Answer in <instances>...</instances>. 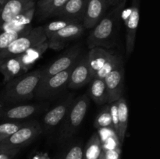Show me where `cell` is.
Masks as SVG:
<instances>
[{
  "label": "cell",
  "mask_w": 160,
  "mask_h": 159,
  "mask_svg": "<svg viewBox=\"0 0 160 159\" xmlns=\"http://www.w3.org/2000/svg\"><path fill=\"white\" fill-rule=\"evenodd\" d=\"M124 4L125 3H123L115 6L111 12L106 14L103 18L91 29L92 31L87 39L89 49L93 48L109 49L115 45L119 16Z\"/></svg>",
  "instance_id": "6da1fadb"
},
{
  "label": "cell",
  "mask_w": 160,
  "mask_h": 159,
  "mask_svg": "<svg viewBox=\"0 0 160 159\" xmlns=\"http://www.w3.org/2000/svg\"><path fill=\"white\" fill-rule=\"evenodd\" d=\"M41 70L26 73L6 83L1 94L3 101L18 103L34 98V91L40 80Z\"/></svg>",
  "instance_id": "7a4b0ae2"
},
{
  "label": "cell",
  "mask_w": 160,
  "mask_h": 159,
  "mask_svg": "<svg viewBox=\"0 0 160 159\" xmlns=\"http://www.w3.org/2000/svg\"><path fill=\"white\" fill-rule=\"evenodd\" d=\"M89 103L90 98L88 94L81 95L73 101L63 119V124L59 134V140L61 141L68 140L78 131L84 121Z\"/></svg>",
  "instance_id": "3957f363"
},
{
  "label": "cell",
  "mask_w": 160,
  "mask_h": 159,
  "mask_svg": "<svg viewBox=\"0 0 160 159\" xmlns=\"http://www.w3.org/2000/svg\"><path fill=\"white\" fill-rule=\"evenodd\" d=\"M47 40L43 26L32 28L28 34L16 39L9 46L0 51V64L9 57L23 54L31 47L43 43Z\"/></svg>",
  "instance_id": "277c9868"
},
{
  "label": "cell",
  "mask_w": 160,
  "mask_h": 159,
  "mask_svg": "<svg viewBox=\"0 0 160 159\" xmlns=\"http://www.w3.org/2000/svg\"><path fill=\"white\" fill-rule=\"evenodd\" d=\"M42 132L41 125L37 122L27 123L10 137L0 142V151L19 150L38 137Z\"/></svg>",
  "instance_id": "5b68a950"
},
{
  "label": "cell",
  "mask_w": 160,
  "mask_h": 159,
  "mask_svg": "<svg viewBox=\"0 0 160 159\" xmlns=\"http://www.w3.org/2000/svg\"><path fill=\"white\" fill-rule=\"evenodd\" d=\"M73 65L68 70L39 80L34 97L38 99H47L58 94L68 84L69 77Z\"/></svg>",
  "instance_id": "8992f818"
},
{
  "label": "cell",
  "mask_w": 160,
  "mask_h": 159,
  "mask_svg": "<svg viewBox=\"0 0 160 159\" xmlns=\"http://www.w3.org/2000/svg\"><path fill=\"white\" fill-rule=\"evenodd\" d=\"M84 30V25L81 22H73L67 25L47 39L48 48L56 51L62 49L67 42L79 37Z\"/></svg>",
  "instance_id": "52a82bcc"
},
{
  "label": "cell",
  "mask_w": 160,
  "mask_h": 159,
  "mask_svg": "<svg viewBox=\"0 0 160 159\" xmlns=\"http://www.w3.org/2000/svg\"><path fill=\"white\" fill-rule=\"evenodd\" d=\"M121 17L126 28V53L128 55H130L134 51L136 33L140 20L138 7L133 6L131 8L122 10Z\"/></svg>",
  "instance_id": "ba28073f"
},
{
  "label": "cell",
  "mask_w": 160,
  "mask_h": 159,
  "mask_svg": "<svg viewBox=\"0 0 160 159\" xmlns=\"http://www.w3.org/2000/svg\"><path fill=\"white\" fill-rule=\"evenodd\" d=\"M107 93V104L114 102L122 97L124 81L123 61L104 78Z\"/></svg>",
  "instance_id": "9c48e42d"
},
{
  "label": "cell",
  "mask_w": 160,
  "mask_h": 159,
  "mask_svg": "<svg viewBox=\"0 0 160 159\" xmlns=\"http://www.w3.org/2000/svg\"><path fill=\"white\" fill-rule=\"evenodd\" d=\"M79 55L80 48L78 45L72 48L71 49L67 51L65 54L58 58L49 66L45 68V70H41L40 80L71 68L78 61Z\"/></svg>",
  "instance_id": "30bf717a"
},
{
  "label": "cell",
  "mask_w": 160,
  "mask_h": 159,
  "mask_svg": "<svg viewBox=\"0 0 160 159\" xmlns=\"http://www.w3.org/2000/svg\"><path fill=\"white\" fill-rule=\"evenodd\" d=\"M92 79L93 77L86 55L74 64L70 74L67 86L70 89L81 88L89 84Z\"/></svg>",
  "instance_id": "8fae6325"
},
{
  "label": "cell",
  "mask_w": 160,
  "mask_h": 159,
  "mask_svg": "<svg viewBox=\"0 0 160 159\" xmlns=\"http://www.w3.org/2000/svg\"><path fill=\"white\" fill-rule=\"evenodd\" d=\"M73 101V98L70 96L48 111L43 117L42 129L46 132L55 129L64 119Z\"/></svg>",
  "instance_id": "7c38bea8"
},
{
  "label": "cell",
  "mask_w": 160,
  "mask_h": 159,
  "mask_svg": "<svg viewBox=\"0 0 160 159\" xmlns=\"http://www.w3.org/2000/svg\"><path fill=\"white\" fill-rule=\"evenodd\" d=\"M109 5L106 0H88L82 23L84 29H92L106 13Z\"/></svg>",
  "instance_id": "4fadbf2b"
},
{
  "label": "cell",
  "mask_w": 160,
  "mask_h": 159,
  "mask_svg": "<svg viewBox=\"0 0 160 159\" xmlns=\"http://www.w3.org/2000/svg\"><path fill=\"white\" fill-rule=\"evenodd\" d=\"M35 6V0H7L0 6V25Z\"/></svg>",
  "instance_id": "5bb4252c"
},
{
  "label": "cell",
  "mask_w": 160,
  "mask_h": 159,
  "mask_svg": "<svg viewBox=\"0 0 160 159\" xmlns=\"http://www.w3.org/2000/svg\"><path fill=\"white\" fill-rule=\"evenodd\" d=\"M41 108L42 106L40 104H35L12 106L0 111V119L11 121L24 119L40 112Z\"/></svg>",
  "instance_id": "9a60e30c"
},
{
  "label": "cell",
  "mask_w": 160,
  "mask_h": 159,
  "mask_svg": "<svg viewBox=\"0 0 160 159\" xmlns=\"http://www.w3.org/2000/svg\"><path fill=\"white\" fill-rule=\"evenodd\" d=\"M88 0H69L57 13L61 19L82 23Z\"/></svg>",
  "instance_id": "2e32d148"
},
{
  "label": "cell",
  "mask_w": 160,
  "mask_h": 159,
  "mask_svg": "<svg viewBox=\"0 0 160 159\" xmlns=\"http://www.w3.org/2000/svg\"><path fill=\"white\" fill-rule=\"evenodd\" d=\"M27 72L28 71L23 66L19 55L8 58L0 64V73L3 76L4 84L24 74Z\"/></svg>",
  "instance_id": "e0dca14e"
},
{
  "label": "cell",
  "mask_w": 160,
  "mask_h": 159,
  "mask_svg": "<svg viewBox=\"0 0 160 159\" xmlns=\"http://www.w3.org/2000/svg\"><path fill=\"white\" fill-rule=\"evenodd\" d=\"M35 13V6L0 25V33L4 31H21L31 26V23Z\"/></svg>",
  "instance_id": "ac0fdd59"
},
{
  "label": "cell",
  "mask_w": 160,
  "mask_h": 159,
  "mask_svg": "<svg viewBox=\"0 0 160 159\" xmlns=\"http://www.w3.org/2000/svg\"><path fill=\"white\" fill-rule=\"evenodd\" d=\"M111 55L112 53L109 52L108 49L103 48H93L89 50L87 57L92 77H95L97 72L103 66Z\"/></svg>",
  "instance_id": "d6986e66"
},
{
  "label": "cell",
  "mask_w": 160,
  "mask_h": 159,
  "mask_svg": "<svg viewBox=\"0 0 160 159\" xmlns=\"http://www.w3.org/2000/svg\"><path fill=\"white\" fill-rule=\"evenodd\" d=\"M117 116H118V130H117V135L120 143L123 145L128 126L129 110H128V103L123 97L119 98L117 101Z\"/></svg>",
  "instance_id": "ffe728a7"
},
{
  "label": "cell",
  "mask_w": 160,
  "mask_h": 159,
  "mask_svg": "<svg viewBox=\"0 0 160 159\" xmlns=\"http://www.w3.org/2000/svg\"><path fill=\"white\" fill-rule=\"evenodd\" d=\"M48 48V44L46 40L43 43L31 47L26 51H24L23 54L19 55L21 62L27 71H28V70L31 69V66L42 57V55L45 52Z\"/></svg>",
  "instance_id": "44dd1931"
},
{
  "label": "cell",
  "mask_w": 160,
  "mask_h": 159,
  "mask_svg": "<svg viewBox=\"0 0 160 159\" xmlns=\"http://www.w3.org/2000/svg\"><path fill=\"white\" fill-rule=\"evenodd\" d=\"M88 89L89 98L98 105L107 104V93L105 81L101 78L95 77L91 81Z\"/></svg>",
  "instance_id": "7402d4cb"
},
{
  "label": "cell",
  "mask_w": 160,
  "mask_h": 159,
  "mask_svg": "<svg viewBox=\"0 0 160 159\" xmlns=\"http://www.w3.org/2000/svg\"><path fill=\"white\" fill-rule=\"evenodd\" d=\"M102 152V149L99 136L98 132H95L86 144L83 159H98Z\"/></svg>",
  "instance_id": "603a6c76"
},
{
  "label": "cell",
  "mask_w": 160,
  "mask_h": 159,
  "mask_svg": "<svg viewBox=\"0 0 160 159\" xmlns=\"http://www.w3.org/2000/svg\"><path fill=\"white\" fill-rule=\"evenodd\" d=\"M32 28V26H30L21 31H4L0 33V51L7 48L16 39L28 34Z\"/></svg>",
  "instance_id": "cb8c5ba5"
},
{
  "label": "cell",
  "mask_w": 160,
  "mask_h": 159,
  "mask_svg": "<svg viewBox=\"0 0 160 159\" xmlns=\"http://www.w3.org/2000/svg\"><path fill=\"white\" fill-rule=\"evenodd\" d=\"M94 126L97 129L112 127V117H111L110 111H109V104L105 105L103 108L98 112L94 122Z\"/></svg>",
  "instance_id": "d4e9b609"
},
{
  "label": "cell",
  "mask_w": 160,
  "mask_h": 159,
  "mask_svg": "<svg viewBox=\"0 0 160 159\" xmlns=\"http://www.w3.org/2000/svg\"><path fill=\"white\" fill-rule=\"evenodd\" d=\"M122 59L120 56L117 55L112 54L110 55V57L108 59V60L106 61V63L103 65V66L97 72L95 77L104 79V78L106 77L112 70H114V69L118 65V64L120 63Z\"/></svg>",
  "instance_id": "484cf974"
},
{
  "label": "cell",
  "mask_w": 160,
  "mask_h": 159,
  "mask_svg": "<svg viewBox=\"0 0 160 159\" xmlns=\"http://www.w3.org/2000/svg\"><path fill=\"white\" fill-rule=\"evenodd\" d=\"M27 123L20 122H6L0 124V142L10 137L12 133L18 130L20 127L24 126Z\"/></svg>",
  "instance_id": "4316f807"
},
{
  "label": "cell",
  "mask_w": 160,
  "mask_h": 159,
  "mask_svg": "<svg viewBox=\"0 0 160 159\" xmlns=\"http://www.w3.org/2000/svg\"><path fill=\"white\" fill-rule=\"evenodd\" d=\"M73 22L76 21L66 20V19H61V20L50 22L48 24L45 25V26H43V31L45 36H46V38H49L52 34H54L55 33L57 32L58 31L62 29L63 27L67 26V25L70 24V23H73Z\"/></svg>",
  "instance_id": "83f0119b"
},
{
  "label": "cell",
  "mask_w": 160,
  "mask_h": 159,
  "mask_svg": "<svg viewBox=\"0 0 160 159\" xmlns=\"http://www.w3.org/2000/svg\"><path fill=\"white\" fill-rule=\"evenodd\" d=\"M69 0H53L43 11L40 13V15L43 17H52L56 16L58 12L62 9V8L65 6L66 3Z\"/></svg>",
  "instance_id": "f1b7e54d"
},
{
  "label": "cell",
  "mask_w": 160,
  "mask_h": 159,
  "mask_svg": "<svg viewBox=\"0 0 160 159\" xmlns=\"http://www.w3.org/2000/svg\"><path fill=\"white\" fill-rule=\"evenodd\" d=\"M84 151L80 145L73 146L64 157V159H83Z\"/></svg>",
  "instance_id": "f546056e"
},
{
  "label": "cell",
  "mask_w": 160,
  "mask_h": 159,
  "mask_svg": "<svg viewBox=\"0 0 160 159\" xmlns=\"http://www.w3.org/2000/svg\"><path fill=\"white\" fill-rule=\"evenodd\" d=\"M105 159H120L122 149L121 147L114 148L111 150L102 151Z\"/></svg>",
  "instance_id": "4dcf8cb0"
},
{
  "label": "cell",
  "mask_w": 160,
  "mask_h": 159,
  "mask_svg": "<svg viewBox=\"0 0 160 159\" xmlns=\"http://www.w3.org/2000/svg\"><path fill=\"white\" fill-rule=\"evenodd\" d=\"M19 150L0 151V159H12L18 153Z\"/></svg>",
  "instance_id": "1f68e13d"
},
{
  "label": "cell",
  "mask_w": 160,
  "mask_h": 159,
  "mask_svg": "<svg viewBox=\"0 0 160 159\" xmlns=\"http://www.w3.org/2000/svg\"><path fill=\"white\" fill-rule=\"evenodd\" d=\"M53 0H39L38 2V8L39 14L52 2Z\"/></svg>",
  "instance_id": "d6a6232c"
},
{
  "label": "cell",
  "mask_w": 160,
  "mask_h": 159,
  "mask_svg": "<svg viewBox=\"0 0 160 159\" xmlns=\"http://www.w3.org/2000/svg\"><path fill=\"white\" fill-rule=\"evenodd\" d=\"M109 3V6H117L120 4H123V3L126 2L127 0H106Z\"/></svg>",
  "instance_id": "836d02e7"
},
{
  "label": "cell",
  "mask_w": 160,
  "mask_h": 159,
  "mask_svg": "<svg viewBox=\"0 0 160 159\" xmlns=\"http://www.w3.org/2000/svg\"><path fill=\"white\" fill-rule=\"evenodd\" d=\"M98 159H105V157H104V154H103V152H102V154H100L99 157H98Z\"/></svg>",
  "instance_id": "e575fe53"
},
{
  "label": "cell",
  "mask_w": 160,
  "mask_h": 159,
  "mask_svg": "<svg viewBox=\"0 0 160 159\" xmlns=\"http://www.w3.org/2000/svg\"><path fill=\"white\" fill-rule=\"evenodd\" d=\"M6 1H7V0H0V6H2V5L4 4Z\"/></svg>",
  "instance_id": "d590c367"
},
{
  "label": "cell",
  "mask_w": 160,
  "mask_h": 159,
  "mask_svg": "<svg viewBox=\"0 0 160 159\" xmlns=\"http://www.w3.org/2000/svg\"><path fill=\"white\" fill-rule=\"evenodd\" d=\"M0 111H1V104H0Z\"/></svg>",
  "instance_id": "8d00e7d4"
}]
</instances>
